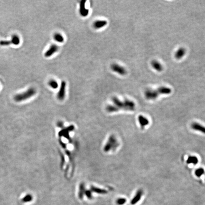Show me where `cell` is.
I'll list each match as a JSON object with an SVG mask.
<instances>
[{
	"label": "cell",
	"mask_w": 205,
	"mask_h": 205,
	"mask_svg": "<svg viewBox=\"0 0 205 205\" xmlns=\"http://www.w3.org/2000/svg\"><path fill=\"white\" fill-rule=\"evenodd\" d=\"M112 101L114 106L119 110L122 109L128 111H134L135 107L134 103L129 100L126 99L123 101H121L117 97L114 96L112 98Z\"/></svg>",
	"instance_id": "6da1fadb"
},
{
	"label": "cell",
	"mask_w": 205,
	"mask_h": 205,
	"mask_svg": "<svg viewBox=\"0 0 205 205\" xmlns=\"http://www.w3.org/2000/svg\"><path fill=\"white\" fill-rule=\"evenodd\" d=\"M171 92L170 88L162 86L156 90H147L145 93V97L149 100H154L161 94H169Z\"/></svg>",
	"instance_id": "7a4b0ae2"
},
{
	"label": "cell",
	"mask_w": 205,
	"mask_h": 205,
	"mask_svg": "<svg viewBox=\"0 0 205 205\" xmlns=\"http://www.w3.org/2000/svg\"><path fill=\"white\" fill-rule=\"evenodd\" d=\"M36 93V91L35 88H30L25 92L16 95L14 97V99L16 102H17L25 101L34 96Z\"/></svg>",
	"instance_id": "3957f363"
},
{
	"label": "cell",
	"mask_w": 205,
	"mask_h": 205,
	"mask_svg": "<svg viewBox=\"0 0 205 205\" xmlns=\"http://www.w3.org/2000/svg\"><path fill=\"white\" fill-rule=\"evenodd\" d=\"M118 146V142L115 136L112 135L109 137L108 142L104 147V150L108 152L111 150H114Z\"/></svg>",
	"instance_id": "277c9868"
},
{
	"label": "cell",
	"mask_w": 205,
	"mask_h": 205,
	"mask_svg": "<svg viewBox=\"0 0 205 205\" xmlns=\"http://www.w3.org/2000/svg\"><path fill=\"white\" fill-rule=\"evenodd\" d=\"M66 85V82L65 81H62L61 83L59 90L57 94V98L60 101L63 100L65 97Z\"/></svg>",
	"instance_id": "5b68a950"
},
{
	"label": "cell",
	"mask_w": 205,
	"mask_h": 205,
	"mask_svg": "<svg viewBox=\"0 0 205 205\" xmlns=\"http://www.w3.org/2000/svg\"><path fill=\"white\" fill-rule=\"evenodd\" d=\"M111 68L113 72H116L120 75L124 76L127 73L126 70L125 68L116 63L113 64L111 66Z\"/></svg>",
	"instance_id": "8992f818"
},
{
	"label": "cell",
	"mask_w": 205,
	"mask_h": 205,
	"mask_svg": "<svg viewBox=\"0 0 205 205\" xmlns=\"http://www.w3.org/2000/svg\"><path fill=\"white\" fill-rule=\"evenodd\" d=\"M58 47L56 44H52L50 46L49 48L45 53L44 56L46 57H49L54 55L58 50Z\"/></svg>",
	"instance_id": "52a82bcc"
},
{
	"label": "cell",
	"mask_w": 205,
	"mask_h": 205,
	"mask_svg": "<svg viewBox=\"0 0 205 205\" xmlns=\"http://www.w3.org/2000/svg\"><path fill=\"white\" fill-rule=\"evenodd\" d=\"M85 0H82L80 2L79 14L82 17H86L89 14V10L85 8Z\"/></svg>",
	"instance_id": "ba28073f"
},
{
	"label": "cell",
	"mask_w": 205,
	"mask_h": 205,
	"mask_svg": "<svg viewBox=\"0 0 205 205\" xmlns=\"http://www.w3.org/2000/svg\"><path fill=\"white\" fill-rule=\"evenodd\" d=\"M142 194H143V191L141 190H139V191H138L135 195L131 200V204L132 205H134L137 203L139 201V200L141 199Z\"/></svg>",
	"instance_id": "9c48e42d"
},
{
	"label": "cell",
	"mask_w": 205,
	"mask_h": 205,
	"mask_svg": "<svg viewBox=\"0 0 205 205\" xmlns=\"http://www.w3.org/2000/svg\"><path fill=\"white\" fill-rule=\"evenodd\" d=\"M107 24V21L105 20H97L93 23V27L96 29H100Z\"/></svg>",
	"instance_id": "30bf717a"
},
{
	"label": "cell",
	"mask_w": 205,
	"mask_h": 205,
	"mask_svg": "<svg viewBox=\"0 0 205 205\" xmlns=\"http://www.w3.org/2000/svg\"><path fill=\"white\" fill-rule=\"evenodd\" d=\"M191 128L194 130L198 131L205 134V127L202 125L197 123H194L191 124Z\"/></svg>",
	"instance_id": "8fae6325"
},
{
	"label": "cell",
	"mask_w": 205,
	"mask_h": 205,
	"mask_svg": "<svg viewBox=\"0 0 205 205\" xmlns=\"http://www.w3.org/2000/svg\"><path fill=\"white\" fill-rule=\"evenodd\" d=\"M138 121L140 125L142 127H145L149 124V120L142 115H139L138 117Z\"/></svg>",
	"instance_id": "7c38bea8"
},
{
	"label": "cell",
	"mask_w": 205,
	"mask_h": 205,
	"mask_svg": "<svg viewBox=\"0 0 205 205\" xmlns=\"http://www.w3.org/2000/svg\"><path fill=\"white\" fill-rule=\"evenodd\" d=\"M85 191V184L82 183L80 184L79 187L78 198L80 199H82L83 198Z\"/></svg>",
	"instance_id": "4fadbf2b"
},
{
	"label": "cell",
	"mask_w": 205,
	"mask_h": 205,
	"mask_svg": "<svg viewBox=\"0 0 205 205\" xmlns=\"http://www.w3.org/2000/svg\"><path fill=\"white\" fill-rule=\"evenodd\" d=\"M185 53H186V50L185 49L183 48H179L176 51L175 55V57L177 59H179L181 58L182 57H183L185 54Z\"/></svg>",
	"instance_id": "5bb4252c"
},
{
	"label": "cell",
	"mask_w": 205,
	"mask_h": 205,
	"mask_svg": "<svg viewBox=\"0 0 205 205\" xmlns=\"http://www.w3.org/2000/svg\"><path fill=\"white\" fill-rule=\"evenodd\" d=\"M151 66L154 69L158 71H161L163 69L161 64L155 60H154L151 62Z\"/></svg>",
	"instance_id": "9a60e30c"
},
{
	"label": "cell",
	"mask_w": 205,
	"mask_h": 205,
	"mask_svg": "<svg viewBox=\"0 0 205 205\" xmlns=\"http://www.w3.org/2000/svg\"><path fill=\"white\" fill-rule=\"evenodd\" d=\"M91 191L92 192H95L96 193L99 194H106L107 193V191L104 189H101L98 188H97L94 186H91L90 188Z\"/></svg>",
	"instance_id": "2e32d148"
},
{
	"label": "cell",
	"mask_w": 205,
	"mask_h": 205,
	"mask_svg": "<svg viewBox=\"0 0 205 205\" xmlns=\"http://www.w3.org/2000/svg\"><path fill=\"white\" fill-rule=\"evenodd\" d=\"M198 159L197 157L194 156H190L189 157L187 161V163L188 164H192L194 165H196L198 164Z\"/></svg>",
	"instance_id": "e0dca14e"
},
{
	"label": "cell",
	"mask_w": 205,
	"mask_h": 205,
	"mask_svg": "<svg viewBox=\"0 0 205 205\" xmlns=\"http://www.w3.org/2000/svg\"><path fill=\"white\" fill-rule=\"evenodd\" d=\"M54 39L59 43H63L64 41V37L59 33H56L54 35Z\"/></svg>",
	"instance_id": "ac0fdd59"
},
{
	"label": "cell",
	"mask_w": 205,
	"mask_h": 205,
	"mask_svg": "<svg viewBox=\"0 0 205 205\" xmlns=\"http://www.w3.org/2000/svg\"><path fill=\"white\" fill-rule=\"evenodd\" d=\"M106 110L109 113L116 112L119 111V109L116 106L113 105H108L106 106Z\"/></svg>",
	"instance_id": "d6986e66"
},
{
	"label": "cell",
	"mask_w": 205,
	"mask_h": 205,
	"mask_svg": "<svg viewBox=\"0 0 205 205\" xmlns=\"http://www.w3.org/2000/svg\"><path fill=\"white\" fill-rule=\"evenodd\" d=\"M33 199V197L30 194H27L25 196H24L22 199V201L24 203L29 202L31 201Z\"/></svg>",
	"instance_id": "ffe728a7"
},
{
	"label": "cell",
	"mask_w": 205,
	"mask_h": 205,
	"mask_svg": "<svg viewBox=\"0 0 205 205\" xmlns=\"http://www.w3.org/2000/svg\"><path fill=\"white\" fill-rule=\"evenodd\" d=\"M49 85L53 89H56L58 87V83L55 80L51 79L50 80L49 83Z\"/></svg>",
	"instance_id": "44dd1931"
},
{
	"label": "cell",
	"mask_w": 205,
	"mask_h": 205,
	"mask_svg": "<svg viewBox=\"0 0 205 205\" xmlns=\"http://www.w3.org/2000/svg\"><path fill=\"white\" fill-rule=\"evenodd\" d=\"M12 44L14 45H18L20 42V40L19 37L16 35H14L12 36V39L11 40Z\"/></svg>",
	"instance_id": "7402d4cb"
},
{
	"label": "cell",
	"mask_w": 205,
	"mask_h": 205,
	"mask_svg": "<svg viewBox=\"0 0 205 205\" xmlns=\"http://www.w3.org/2000/svg\"><path fill=\"white\" fill-rule=\"evenodd\" d=\"M204 173H205V170L203 168H199L196 170L195 171V174L198 177L201 176Z\"/></svg>",
	"instance_id": "603a6c76"
},
{
	"label": "cell",
	"mask_w": 205,
	"mask_h": 205,
	"mask_svg": "<svg viewBox=\"0 0 205 205\" xmlns=\"http://www.w3.org/2000/svg\"><path fill=\"white\" fill-rule=\"evenodd\" d=\"M126 199L125 198H119L117 199L116 203L118 205H123L126 203Z\"/></svg>",
	"instance_id": "cb8c5ba5"
},
{
	"label": "cell",
	"mask_w": 205,
	"mask_h": 205,
	"mask_svg": "<svg viewBox=\"0 0 205 205\" xmlns=\"http://www.w3.org/2000/svg\"><path fill=\"white\" fill-rule=\"evenodd\" d=\"M85 195L86 196L87 198L89 199H92L93 198V195L91 190H85Z\"/></svg>",
	"instance_id": "d4e9b609"
},
{
	"label": "cell",
	"mask_w": 205,
	"mask_h": 205,
	"mask_svg": "<svg viewBox=\"0 0 205 205\" xmlns=\"http://www.w3.org/2000/svg\"><path fill=\"white\" fill-rule=\"evenodd\" d=\"M12 41H0V45L1 46H7L12 44Z\"/></svg>",
	"instance_id": "484cf974"
},
{
	"label": "cell",
	"mask_w": 205,
	"mask_h": 205,
	"mask_svg": "<svg viewBox=\"0 0 205 205\" xmlns=\"http://www.w3.org/2000/svg\"><path fill=\"white\" fill-rule=\"evenodd\" d=\"M57 126L60 128H62L63 126V123L62 122H58L57 123Z\"/></svg>",
	"instance_id": "4316f807"
},
{
	"label": "cell",
	"mask_w": 205,
	"mask_h": 205,
	"mask_svg": "<svg viewBox=\"0 0 205 205\" xmlns=\"http://www.w3.org/2000/svg\"><path fill=\"white\" fill-rule=\"evenodd\" d=\"M59 142H60V145L62 146V147H63L64 148H66L67 145H66V144L65 143H64L63 142H62V141H61L60 140L59 141Z\"/></svg>",
	"instance_id": "83f0119b"
}]
</instances>
